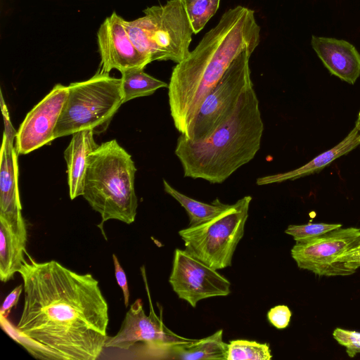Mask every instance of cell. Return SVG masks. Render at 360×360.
Returning a JSON list of instances; mask_svg holds the SVG:
<instances>
[{
	"label": "cell",
	"instance_id": "6da1fadb",
	"mask_svg": "<svg viewBox=\"0 0 360 360\" xmlns=\"http://www.w3.org/2000/svg\"><path fill=\"white\" fill-rule=\"evenodd\" d=\"M18 271L24 305L11 336L40 360H96L108 338V305L98 281L26 251Z\"/></svg>",
	"mask_w": 360,
	"mask_h": 360
},
{
	"label": "cell",
	"instance_id": "7a4b0ae2",
	"mask_svg": "<svg viewBox=\"0 0 360 360\" xmlns=\"http://www.w3.org/2000/svg\"><path fill=\"white\" fill-rule=\"evenodd\" d=\"M260 31L255 11L236 6L225 11L196 47L174 67L167 87L169 105L181 134L188 136L202 102L235 58L246 49H256Z\"/></svg>",
	"mask_w": 360,
	"mask_h": 360
},
{
	"label": "cell",
	"instance_id": "3957f363",
	"mask_svg": "<svg viewBox=\"0 0 360 360\" xmlns=\"http://www.w3.org/2000/svg\"><path fill=\"white\" fill-rule=\"evenodd\" d=\"M263 131L259 100L252 87L243 94L230 117L208 137L193 141L181 134L174 153L185 177L221 184L255 158Z\"/></svg>",
	"mask_w": 360,
	"mask_h": 360
},
{
	"label": "cell",
	"instance_id": "277c9868",
	"mask_svg": "<svg viewBox=\"0 0 360 360\" xmlns=\"http://www.w3.org/2000/svg\"><path fill=\"white\" fill-rule=\"evenodd\" d=\"M136 168L115 139L104 142L89 158L82 196L103 223L110 219L134 221L138 207L134 188Z\"/></svg>",
	"mask_w": 360,
	"mask_h": 360
},
{
	"label": "cell",
	"instance_id": "5b68a950",
	"mask_svg": "<svg viewBox=\"0 0 360 360\" xmlns=\"http://www.w3.org/2000/svg\"><path fill=\"white\" fill-rule=\"evenodd\" d=\"M136 20H124V27L139 52L154 60L179 63L190 53L194 34L183 0H169L163 5L143 10Z\"/></svg>",
	"mask_w": 360,
	"mask_h": 360
},
{
	"label": "cell",
	"instance_id": "8992f818",
	"mask_svg": "<svg viewBox=\"0 0 360 360\" xmlns=\"http://www.w3.org/2000/svg\"><path fill=\"white\" fill-rule=\"evenodd\" d=\"M68 94L57 122L54 139L90 129L104 132L124 103L121 79L97 71L91 78L68 86Z\"/></svg>",
	"mask_w": 360,
	"mask_h": 360
},
{
	"label": "cell",
	"instance_id": "52a82bcc",
	"mask_svg": "<svg viewBox=\"0 0 360 360\" xmlns=\"http://www.w3.org/2000/svg\"><path fill=\"white\" fill-rule=\"evenodd\" d=\"M251 200L250 195L244 196L214 218L180 230L185 250L216 270L230 266L244 235Z\"/></svg>",
	"mask_w": 360,
	"mask_h": 360
},
{
	"label": "cell",
	"instance_id": "ba28073f",
	"mask_svg": "<svg viewBox=\"0 0 360 360\" xmlns=\"http://www.w3.org/2000/svg\"><path fill=\"white\" fill-rule=\"evenodd\" d=\"M255 49L240 53L201 103L188 138L200 141L208 137L234 111L243 94L253 87L250 58Z\"/></svg>",
	"mask_w": 360,
	"mask_h": 360
},
{
	"label": "cell",
	"instance_id": "9c48e42d",
	"mask_svg": "<svg viewBox=\"0 0 360 360\" xmlns=\"http://www.w3.org/2000/svg\"><path fill=\"white\" fill-rule=\"evenodd\" d=\"M146 289L150 302V314L146 315L141 299H137L129 307L118 332L108 337L105 347L129 350L135 344H144V354L150 356L160 347L176 341L187 340L169 330L153 310L149 293L144 266L141 267Z\"/></svg>",
	"mask_w": 360,
	"mask_h": 360
},
{
	"label": "cell",
	"instance_id": "30bf717a",
	"mask_svg": "<svg viewBox=\"0 0 360 360\" xmlns=\"http://www.w3.org/2000/svg\"><path fill=\"white\" fill-rule=\"evenodd\" d=\"M169 282L177 296L195 307L202 300L226 296L231 283L185 249H176Z\"/></svg>",
	"mask_w": 360,
	"mask_h": 360
},
{
	"label": "cell",
	"instance_id": "8fae6325",
	"mask_svg": "<svg viewBox=\"0 0 360 360\" xmlns=\"http://www.w3.org/2000/svg\"><path fill=\"white\" fill-rule=\"evenodd\" d=\"M359 244L360 229L340 227L316 237L296 241L291 249V256L300 269L319 276H341L334 261Z\"/></svg>",
	"mask_w": 360,
	"mask_h": 360
},
{
	"label": "cell",
	"instance_id": "7c38bea8",
	"mask_svg": "<svg viewBox=\"0 0 360 360\" xmlns=\"http://www.w3.org/2000/svg\"><path fill=\"white\" fill-rule=\"evenodd\" d=\"M68 94V86L56 84L26 115L17 131L15 147L25 155L49 144Z\"/></svg>",
	"mask_w": 360,
	"mask_h": 360
},
{
	"label": "cell",
	"instance_id": "4fadbf2b",
	"mask_svg": "<svg viewBox=\"0 0 360 360\" xmlns=\"http://www.w3.org/2000/svg\"><path fill=\"white\" fill-rule=\"evenodd\" d=\"M124 19L113 12L107 17L97 32L101 62L98 71L109 73L116 69L121 74L143 70L151 60L138 51L123 25Z\"/></svg>",
	"mask_w": 360,
	"mask_h": 360
},
{
	"label": "cell",
	"instance_id": "5bb4252c",
	"mask_svg": "<svg viewBox=\"0 0 360 360\" xmlns=\"http://www.w3.org/2000/svg\"><path fill=\"white\" fill-rule=\"evenodd\" d=\"M0 105L4 124L1 149L0 214L16 215L22 212L18 183V154L14 144L17 131L10 120L2 92H1Z\"/></svg>",
	"mask_w": 360,
	"mask_h": 360
},
{
	"label": "cell",
	"instance_id": "9a60e30c",
	"mask_svg": "<svg viewBox=\"0 0 360 360\" xmlns=\"http://www.w3.org/2000/svg\"><path fill=\"white\" fill-rule=\"evenodd\" d=\"M311 44L329 72L341 80L354 84L360 76V53L344 39L311 36Z\"/></svg>",
	"mask_w": 360,
	"mask_h": 360
},
{
	"label": "cell",
	"instance_id": "2e32d148",
	"mask_svg": "<svg viewBox=\"0 0 360 360\" xmlns=\"http://www.w3.org/2000/svg\"><path fill=\"white\" fill-rule=\"evenodd\" d=\"M27 231L22 212L0 214V279L7 282L18 273L24 260Z\"/></svg>",
	"mask_w": 360,
	"mask_h": 360
},
{
	"label": "cell",
	"instance_id": "e0dca14e",
	"mask_svg": "<svg viewBox=\"0 0 360 360\" xmlns=\"http://www.w3.org/2000/svg\"><path fill=\"white\" fill-rule=\"evenodd\" d=\"M229 344L223 341V330L200 340H185L160 347L152 359L227 360Z\"/></svg>",
	"mask_w": 360,
	"mask_h": 360
},
{
	"label": "cell",
	"instance_id": "ac0fdd59",
	"mask_svg": "<svg viewBox=\"0 0 360 360\" xmlns=\"http://www.w3.org/2000/svg\"><path fill=\"white\" fill-rule=\"evenodd\" d=\"M94 136V133L90 129L74 133L64 152L69 193L72 200L82 195L89 158L99 146L95 141Z\"/></svg>",
	"mask_w": 360,
	"mask_h": 360
},
{
	"label": "cell",
	"instance_id": "d6986e66",
	"mask_svg": "<svg viewBox=\"0 0 360 360\" xmlns=\"http://www.w3.org/2000/svg\"><path fill=\"white\" fill-rule=\"evenodd\" d=\"M359 145V134L354 127L340 143L318 155L305 165L289 172L259 177L256 180V184L258 186H264L282 183L319 173L334 160L347 155Z\"/></svg>",
	"mask_w": 360,
	"mask_h": 360
},
{
	"label": "cell",
	"instance_id": "ffe728a7",
	"mask_svg": "<svg viewBox=\"0 0 360 360\" xmlns=\"http://www.w3.org/2000/svg\"><path fill=\"white\" fill-rule=\"evenodd\" d=\"M163 186L165 191L186 210L189 217L188 226H195L214 218L230 205L222 203L219 199L211 204L193 199L176 190L165 179H163Z\"/></svg>",
	"mask_w": 360,
	"mask_h": 360
},
{
	"label": "cell",
	"instance_id": "44dd1931",
	"mask_svg": "<svg viewBox=\"0 0 360 360\" xmlns=\"http://www.w3.org/2000/svg\"><path fill=\"white\" fill-rule=\"evenodd\" d=\"M124 103L139 97L150 96L168 84L146 73L143 70H129L121 74Z\"/></svg>",
	"mask_w": 360,
	"mask_h": 360
},
{
	"label": "cell",
	"instance_id": "7402d4cb",
	"mask_svg": "<svg viewBox=\"0 0 360 360\" xmlns=\"http://www.w3.org/2000/svg\"><path fill=\"white\" fill-rule=\"evenodd\" d=\"M269 345L245 340H231L229 343L227 360H270Z\"/></svg>",
	"mask_w": 360,
	"mask_h": 360
},
{
	"label": "cell",
	"instance_id": "603a6c76",
	"mask_svg": "<svg viewBox=\"0 0 360 360\" xmlns=\"http://www.w3.org/2000/svg\"><path fill=\"white\" fill-rule=\"evenodd\" d=\"M220 0H197L185 4L187 15L194 34L200 32L215 14Z\"/></svg>",
	"mask_w": 360,
	"mask_h": 360
},
{
	"label": "cell",
	"instance_id": "cb8c5ba5",
	"mask_svg": "<svg viewBox=\"0 0 360 360\" xmlns=\"http://www.w3.org/2000/svg\"><path fill=\"white\" fill-rule=\"evenodd\" d=\"M342 227L340 224L309 223L302 225H289L285 233L292 236L295 241L311 238Z\"/></svg>",
	"mask_w": 360,
	"mask_h": 360
},
{
	"label": "cell",
	"instance_id": "d4e9b609",
	"mask_svg": "<svg viewBox=\"0 0 360 360\" xmlns=\"http://www.w3.org/2000/svg\"><path fill=\"white\" fill-rule=\"evenodd\" d=\"M334 264L341 276L354 274L360 267V244L339 255Z\"/></svg>",
	"mask_w": 360,
	"mask_h": 360
},
{
	"label": "cell",
	"instance_id": "484cf974",
	"mask_svg": "<svg viewBox=\"0 0 360 360\" xmlns=\"http://www.w3.org/2000/svg\"><path fill=\"white\" fill-rule=\"evenodd\" d=\"M334 339L346 348L349 357H354L360 353V333L337 328L333 333Z\"/></svg>",
	"mask_w": 360,
	"mask_h": 360
},
{
	"label": "cell",
	"instance_id": "4316f807",
	"mask_svg": "<svg viewBox=\"0 0 360 360\" xmlns=\"http://www.w3.org/2000/svg\"><path fill=\"white\" fill-rule=\"evenodd\" d=\"M291 315L292 313L287 306L278 305L269 311L267 317L269 322L274 327L278 329H283L288 326Z\"/></svg>",
	"mask_w": 360,
	"mask_h": 360
},
{
	"label": "cell",
	"instance_id": "83f0119b",
	"mask_svg": "<svg viewBox=\"0 0 360 360\" xmlns=\"http://www.w3.org/2000/svg\"><path fill=\"white\" fill-rule=\"evenodd\" d=\"M113 264L115 266V275L117 284L122 290L124 296V304L125 307L129 304V290L127 284V276L120 262L115 254H112Z\"/></svg>",
	"mask_w": 360,
	"mask_h": 360
},
{
	"label": "cell",
	"instance_id": "f1b7e54d",
	"mask_svg": "<svg viewBox=\"0 0 360 360\" xmlns=\"http://www.w3.org/2000/svg\"><path fill=\"white\" fill-rule=\"evenodd\" d=\"M23 290V284L15 287L5 298L3 304L0 309V315L4 318H7L11 309L15 307L19 300L20 295Z\"/></svg>",
	"mask_w": 360,
	"mask_h": 360
},
{
	"label": "cell",
	"instance_id": "f546056e",
	"mask_svg": "<svg viewBox=\"0 0 360 360\" xmlns=\"http://www.w3.org/2000/svg\"><path fill=\"white\" fill-rule=\"evenodd\" d=\"M355 127L357 129V130L359 131V141H360V111L359 112L356 122H355Z\"/></svg>",
	"mask_w": 360,
	"mask_h": 360
},
{
	"label": "cell",
	"instance_id": "4dcf8cb0",
	"mask_svg": "<svg viewBox=\"0 0 360 360\" xmlns=\"http://www.w3.org/2000/svg\"><path fill=\"white\" fill-rule=\"evenodd\" d=\"M183 1H184L185 4H187V3H190V2L197 1V0H183Z\"/></svg>",
	"mask_w": 360,
	"mask_h": 360
}]
</instances>
